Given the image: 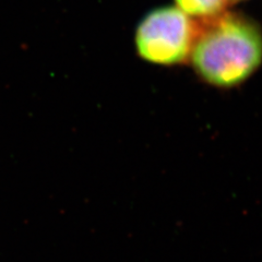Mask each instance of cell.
I'll use <instances>...</instances> for the list:
<instances>
[{"label":"cell","instance_id":"obj_2","mask_svg":"<svg viewBox=\"0 0 262 262\" xmlns=\"http://www.w3.org/2000/svg\"><path fill=\"white\" fill-rule=\"evenodd\" d=\"M199 23L176 6L147 12L135 32L137 54L157 66H177L189 60Z\"/></svg>","mask_w":262,"mask_h":262},{"label":"cell","instance_id":"obj_3","mask_svg":"<svg viewBox=\"0 0 262 262\" xmlns=\"http://www.w3.org/2000/svg\"><path fill=\"white\" fill-rule=\"evenodd\" d=\"M228 0H175V6L193 20H210L226 11Z\"/></svg>","mask_w":262,"mask_h":262},{"label":"cell","instance_id":"obj_1","mask_svg":"<svg viewBox=\"0 0 262 262\" xmlns=\"http://www.w3.org/2000/svg\"><path fill=\"white\" fill-rule=\"evenodd\" d=\"M189 57L203 82L217 89L239 86L262 64V30L244 14L223 12L202 21Z\"/></svg>","mask_w":262,"mask_h":262},{"label":"cell","instance_id":"obj_4","mask_svg":"<svg viewBox=\"0 0 262 262\" xmlns=\"http://www.w3.org/2000/svg\"><path fill=\"white\" fill-rule=\"evenodd\" d=\"M238 2H243V0H228V3H238Z\"/></svg>","mask_w":262,"mask_h":262}]
</instances>
